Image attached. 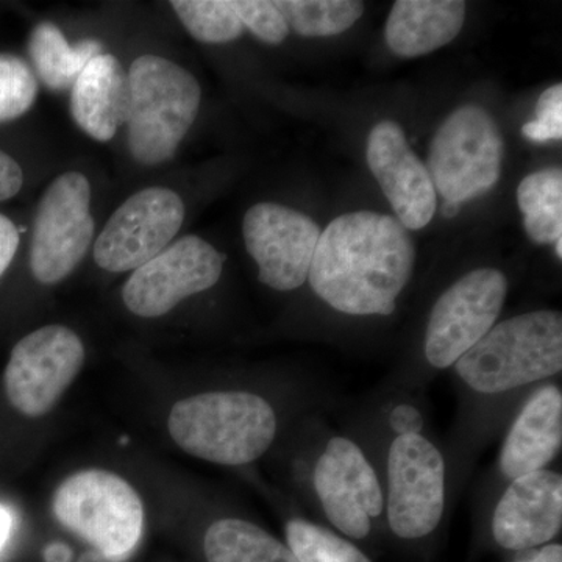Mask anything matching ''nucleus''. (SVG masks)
<instances>
[{
  "label": "nucleus",
  "instance_id": "obj_29",
  "mask_svg": "<svg viewBox=\"0 0 562 562\" xmlns=\"http://www.w3.org/2000/svg\"><path fill=\"white\" fill-rule=\"evenodd\" d=\"M24 172L13 157L0 150V202L9 201L21 191Z\"/></svg>",
  "mask_w": 562,
  "mask_h": 562
},
{
  "label": "nucleus",
  "instance_id": "obj_23",
  "mask_svg": "<svg viewBox=\"0 0 562 562\" xmlns=\"http://www.w3.org/2000/svg\"><path fill=\"white\" fill-rule=\"evenodd\" d=\"M276 7L290 31L306 38L339 35L364 13V3L355 0H280Z\"/></svg>",
  "mask_w": 562,
  "mask_h": 562
},
{
  "label": "nucleus",
  "instance_id": "obj_19",
  "mask_svg": "<svg viewBox=\"0 0 562 562\" xmlns=\"http://www.w3.org/2000/svg\"><path fill=\"white\" fill-rule=\"evenodd\" d=\"M464 20L461 0H398L387 18L386 43L398 57H422L452 43Z\"/></svg>",
  "mask_w": 562,
  "mask_h": 562
},
{
  "label": "nucleus",
  "instance_id": "obj_31",
  "mask_svg": "<svg viewBox=\"0 0 562 562\" xmlns=\"http://www.w3.org/2000/svg\"><path fill=\"white\" fill-rule=\"evenodd\" d=\"M391 427L398 436L420 435L424 417L416 406L398 405L397 408L392 409Z\"/></svg>",
  "mask_w": 562,
  "mask_h": 562
},
{
  "label": "nucleus",
  "instance_id": "obj_28",
  "mask_svg": "<svg viewBox=\"0 0 562 562\" xmlns=\"http://www.w3.org/2000/svg\"><path fill=\"white\" fill-rule=\"evenodd\" d=\"M525 138L543 144L562 138V85L557 83L542 92L536 105V121L522 127Z\"/></svg>",
  "mask_w": 562,
  "mask_h": 562
},
{
  "label": "nucleus",
  "instance_id": "obj_24",
  "mask_svg": "<svg viewBox=\"0 0 562 562\" xmlns=\"http://www.w3.org/2000/svg\"><path fill=\"white\" fill-rule=\"evenodd\" d=\"M171 7L181 24L201 43H231L244 33L232 0H173Z\"/></svg>",
  "mask_w": 562,
  "mask_h": 562
},
{
  "label": "nucleus",
  "instance_id": "obj_6",
  "mask_svg": "<svg viewBox=\"0 0 562 562\" xmlns=\"http://www.w3.org/2000/svg\"><path fill=\"white\" fill-rule=\"evenodd\" d=\"M505 140L494 117L482 106L465 105L450 114L431 140L427 169L436 194L464 203L497 184Z\"/></svg>",
  "mask_w": 562,
  "mask_h": 562
},
{
  "label": "nucleus",
  "instance_id": "obj_2",
  "mask_svg": "<svg viewBox=\"0 0 562 562\" xmlns=\"http://www.w3.org/2000/svg\"><path fill=\"white\" fill-rule=\"evenodd\" d=\"M168 428L177 446L199 460L244 465L268 452L277 435V416L260 395L206 392L177 402Z\"/></svg>",
  "mask_w": 562,
  "mask_h": 562
},
{
  "label": "nucleus",
  "instance_id": "obj_14",
  "mask_svg": "<svg viewBox=\"0 0 562 562\" xmlns=\"http://www.w3.org/2000/svg\"><path fill=\"white\" fill-rule=\"evenodd\" d=\"M314 487L327 519L350 538H366L372 519L383 513V491L371 462L341 436L333 438L317 460Z\"/></svg>",
  "mask_w": 562,
  "mask_h": 562
},
{
  "label": "nucleus",
  "instance_id": "obj_13",
  "mask_svg": "<svg viewBox=\"0 0 562 562\" xmlns=\"http://www.w3.org/2000/svg\"><path fill=\"white\" fill-rule=\"evenodd\" d=\"M321 233L312 217L277 203L251 206L243 221L246 249L260 268L258 279L277 291L305 283Z\"/></svg>",
  "mask_w": 562,
  "mask_h": 562
},
{
  "label": "nucleus",
  "instance_id": "obj_7",
  "mask_svg": "<svg viewBox=\"0 0 562 562\" xmlns=\"http://www.w3.org/2000/svg\"><path fill=\"white\" fill-rule=\"evenodd\" d=\"M94 227L90 181L80 172L61 173L44 191L36 210L31 247L36 281L65 280L87 257Z\"/></svg>",
  "mask_w": 562,
  "mask_h": 562
},
{
  "label": "nucleus",
  "instance_id": "obj_26",
  "mask_svg": "<svg viewBox=\"0 0 562 562\" xmlns=\"http://www.w3.org/2000/svg\"><path fill=\"white\" fill-rule=\"evenodd\" d=\"M38 91V77L24 58L0 54V124L24 116Z\"/></svg>",
  "mask_w": 562,
  "mask_h": 562
},
{
  "label": "nucleus",
  "instance_id": "obj_33",
  "mask_svg": "<svg viewBox=\"0 0 562 562\" xmlns=\"http://www.w3.org/2000/svg\"><path fill=\"white\" fill-rule=\"evenodd\" d=\"M517 562H562V547L560 543H552L546 546L531 558V560L517 561Z\"/></svg>",
  "mask_w": 562,
  "mask_h": 562
},
{
  "label": "nucleus",
  "instance_id": "obj_25",
  "mask_svg": "<svg viewBox=\"0 0 562 562\" xmlns=\"http://www.w3.org/2000/svg\"><path fill=\"white\" fill-rule=\"evenodd\" d=\"M286 539L299 562H372L341 536L306 520H290Z\"/></svg>",
  "mask_w": 562,
  "mask_h": 562
},
{
  "label": "nucleus",
  "instance_id": "obj_17",
  "mask_svg": "<svg viewBox=\"0 0 562 562\" xmlns=\"http://www.w3.org/2000/svg\"><path fill=\"white\" fill-rule=\"evenodd\" d=\"M562 443V394L549 384L524 406L506 436L501 453V471L516 480L543 471L560 453Z\"/></svg>",
  "mask_w": 562,
  "mask_h": 562
},
{
  "label": "nucleus",
  "instance_id": "obj_35",
  "mask_svg": "<svg viewBox=\"0 0 562 562\" xmlns=\"http://www.w3.org/2000/svg\"><path fill=\"white\" fill-rule=\"evenodd\" d=\"M462 203L443 201L442 214L447 220H452L461 211Z\"/></svg>",
  "mask_w": 562,
  "mask_h": 562
},
{
  "label": "nucleus",
  "instance_id": "obj_12",
  "mask_svg": "<svg viewBox=\"0 0 562 562\" xmlns=\"http://www.w3.org/2000/svg\"><path fill=\"white\" fill-rule=\"evenodd\" d=\"M225 257L210 243L187 235L133 271L122 299L139 317L165 316L184 299L213 288L220 281Z\"/></svg>",
  "mask_w": 562,
  "mask_h": 562
},
{
  "label": "nucleus",
  "instance_id": "obj_3",
  "mask_svg": "<svg viewBox=\"0 0 562 562\" xmlns=\"http://www.w3.org/2000/svg\"><path fill=\"white\" fill-rule=\"evenodd\" d=\"M462 382L480 394H502L562 371L560 312L520 314L495 324L454 362Z\"/></svg>",
  "mask_w": 562,
  "mask_h": 562
},
{
  "label": "nucleus",
  "instance_id": "obj_20",
  "mask_svg": "<svg viewBox=\"0 0 562 562\" xmlns=\"http://www.w3.org/2000/svg\"><path fill=\"white\" fill-rule=\"evenodd\" d=\"M27 52L41 81L49 90L65 91L72 88L85 66L102 54V43L90 38L70 46L54 22L43 21L32 31Z\"/></svg>",
  "mask_w": 562,
  "mask_h": 562
},
{
  "label": "nucleus",
  "instance_id": "obj_30",
  "mask_svg": "<svg viewBox=\"0 0 562 562\" xmlns=\"http://www.w3.org/2000/svg\"><path fill=\"white\" fill-rule=\"evenodd\" d=\"M20 247V231L9 217L0 214V277L5 273L13 262Z\"/></svg>",
  "mask_w": 562,
  "mask_h": 562
},
{
  "label": "nucleus",
  "instance_id": "obj_27",
  "mask_svg": "<svg viewBox=\"0 0 562 562\" xmlns=\"http://www.w3.org/2000/svg\"><path fill=\"white\" fill-rule=\"evenodd\" d=\"M244 29H249L262 43L279 46L290 35V25L277 9L276 2L266 0H232Z\"/></svg>",
  "mask_w": 562,
  "mask_h": 562
},
{
  "label": "nucleus",
  "instance_id": "obj_1",
  "mask_svg": "<svg viewBox=\"0 0 562 562\" xmlns=\"http://www.w3.org/2000/svg\"><path fill=\"white\" fill-rule=\"evenodd\" d=\"M416 247L402 222L373 211L344 214L321 233L308 281L350 316H390L414 271Z\"/></svg>",
  "mask_w": 562,
  "mask_h": 562
},
{
  "label": "nucleus",
  "instance_id": "obj_18",
  "mask_svg": "<svg viewBox=\"0 0 562 562\" xmlns=\"http://www.w3.org/2000/svg\"><path fill=\"white\" fill-rule=\"evenodd\" d=\"M131 109L128 76L114 55L92 58L70 91V114L92 139H113Z\"/></svg>",
  "mask_w": 562,
  "mask_h": 562
},
{
  "label": "nucleus",
  "instance_id": "obj_32",
  "mask_svg": "<svg viewBox=\"0 0 562 562\" xmlns=\"http://www.w3.org/2000/svg\"><path fill=\"white\" fill-rule=\"evenodd\" d=\"M72 560V552L65 543H50L44 550V561L46 562H70Z\"/></svg>",
  "mask_w": 562,
  "mask_h": 562
},
{
  "label": "nucleus",
  "instance_id": "obj_21",
  "mask_svg": "<svg viewBox=\"0 0 562 562\" xmlns=\"http://www.w3.org/2000/svg\"><path fill=\"white\" fill-rule=\"evenodd\" d=\"M209 562H299L290 547L241 519L214 522L203 539Z\"/></svg>",
  "mask_w": 562,
  "mask_h": 562
},
{
  "label": "nucleus",
  "instance_id": "obj_8",
  "mask_svg": "<svg viewBox=\"0 0 562 562\" xmlns=\"http://www.w3.org/2000/svg\"><path fill=\"white\" fill-rule=\"evenodd\" d=\"M508 280L497 269L483 268L454 281L432 306L425 336V357L447 369L487 335L501 316Z\"/></svg>",
  "mask_w": 562,
  "mask_h": 562
},
{
  "label": "nucleus",
  "instance_id": "obj_37",
  "mask_svg": "<svg viewBox=\"0 0 562 562\" xmlns=\"http://www.w3.org/2000/svg\"><path fill=\"white\" fill-rule=\"evenodd\" d=\"M553 247H554V254H557V257L562 258V238L561 239H558L557 243H553Z\"/></svg>",
  "mask_w": 562,
  "mask_h": 562
},
{
  "label": "nucleus",
  "instance_id": "obj_36",
  "mask_svg": "<svg viewBox=\"0 0 562 562\" xmlns=\"http://www.w3.org/2000/svg\"><path fill=\"white\" fill-rule=\"evenodd\" d=\"M105 561L102 558L101 553H87L83 558H81V562H102Z\"/></svg>",
  "mask_w": 562,
  "mask_h": 562
},
{
  "label": "nucleus",
  "instance_id": "obj_5",
  "mask_svg": "<svg viewBox=\"0 0 562 562\" xmlns=\"http://www.w3.org/2000/svg\"><path fill=\"white\" fill-rule=\"evenodd\" d=\"M52 509L63 527L90 542L105 561L127 560L143 536V502L116 473H74L55 491Z\"/></svg>",
  "mask_w": 562,
  "mask_h": 562
},
{
  "label": "nucleus",
  "instance_id": "obj_9",
  "mask_svg": "<svg viewBox=\"0 0 562 562\" xmlns=\"http://www.w3.org/2000/svg\"><path fill=\"white\" fill-rule=\"evenodd\" d=\"M85 362V347L76 331L47 325L22 338L7 364V397L29 417L44 416L57 405L77 379Z\"/></svg>",
  "mask_w": 562,
  "mask_h": 562
},
{
  "label": "nucleus",
  "instance_id": "obj_16",
  "mask_svg": "<svg viewBox=\"0 0 562 562\" xmlns=\"http://www.w3.org/2000/svg\"><path fill=\"white\" fill-rule=\"evenodd\" d=\"M561 527L562 476L546 469L512 480L492 516V535L506 550L543 546Z\"/></svg>",
  "mask_w": 562,
  "mask_h": 562
},
{
  "label": "nucleus",
  "instance_id": "obj_4",
  "mask_svg": "<svg viewBox=\"0 0 562 562\" xmlns=\"http://www.w3.org/2000/svg\"><path fill=\"white\" fill-rule=\"evenodd\" d=\"M127 144L133 160L155 166L172 160L199 109L202 90L191 72L158 55H143L128 69Z\"/></svg>",
  "mask_w": 562,
  "mask_h": 562
},
{
  "label": "nucleus",
  "instance_id": "obj_22",
  "mask_svg": "<svg viewBox=\"0 0 562 562\" xmlns=\"http://www.w3.org/2000/svg\"><path fill=\"white\" fill-rule=\"evenodd\" d=\"M524 227L532 243L553 244L562 238V171L542 169L525 177L517 188Z\"/></svg>",
  "mask_w": 562,
  "mask_h": 562
},
{
  "label": "nucleus",
  "instance_id": "obj_15",
  "mask_svg": "<svg viewBox=\"0 0 562 562\" xmlns=\"http://www.w3.org/2000/svg\"><path fill=\"white\" fill-rule=\"evenodd\" d=\"M368 165L406 231H420L436 213L435 184L427 166L394 121H382L369 133Z\"/></svg>",
  "mask_w": 562,
  "mask_h": 562
},
{
  "label": "nucleus",
  "instance_id": "obj_34",
  "mask_svg": "<svg viewBox=\"0 0 562 562\" xmlns=\"http://www.w3.org/2000/svg\"><path fill=\"white\" fill-rule=\"evenodd\" d=\"M11 528H13V517L5 508H0V552L9 541Z\"/></svg>",
  "mask_w": 562,
  "mask_h": 562
},
{
  "label": "nucleus",
  "instance_id": "obj_11",
  "mask_svg": "<svg viewBox=\"0 0 562 562\" xmlns=\"http://www.w3.org/2000/svg\"><path fill=\"white\" fill-rule=\"evenodd\" d=\"M184 220V203L168 188H147L114 211L94 244V260L109 272L136 271L161 254Z\"/></svg>",
  "mask_w": 562,
  "mask_h": 562
},
{
  "label": "nucleus",
  "instance_id": "obj_10",
  "mask_svg": "<svg viewBox=\"0 0 562 562\" xmlns=\"http://www.w3.org/2000/svg\"><path fill=\"white\" fill-rule=\"evenodd\" d=\"M446 505V461L422 435L397 436L387 457V522L402 539L438 528Z\"/></svg>",
  "mask_w": 562,
  "mask_h": 562
}]
</instances>
